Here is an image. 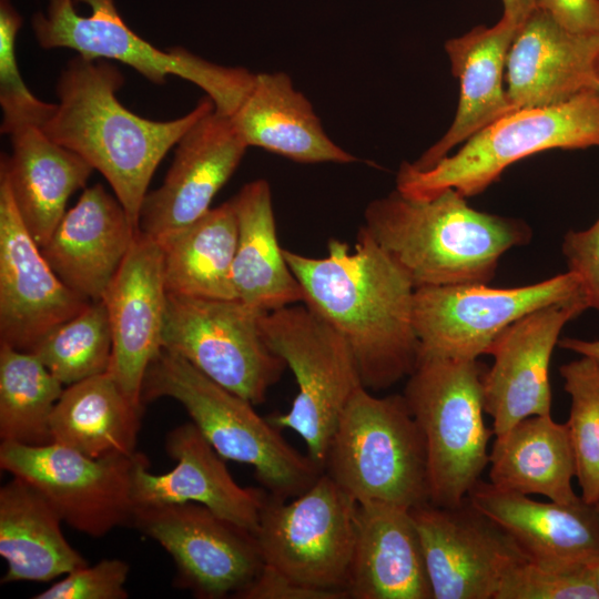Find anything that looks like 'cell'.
<instances>
[{"label": "cell", "instance_id": "25", "mask_svg": "<svg viewBox=\"0 0 599 599\" xmlns=\"http://www.w3.org/2000/svg\"><path fill=\"white\" fill-rule=\"evenodd\" d=\"M519 23L501 17L493 27L479 26L445 43L451 71L459 80V101L453 124L412 166L425 171L457 144L514 112L504 88L506 59Z\"/></svg>", "mask_w": 599, "mask_h": 599}, {"label": "cell", "instance_id": "22", "mask_svg": "<svg viewBox=\"0 0 599 599\" xmlns=\"http://www.w3.org/2000/svg\"><path fill=\"white\" fill-rule=\"evenodd\" d=\"M138 231L116 196L97 183L67 210L41 251L69 288L100 301Z\"/></svg>", "mask_w": 599, "mask_h": 599}, {"label": "cell", "instance_id": "39", "mask_svg": "<svg viewBox=\"0 0 599 599\" xmlns=\"http://www.w3.org/2000/svg\"><path fill=\"white\" fill-rule=\"evenodd\" d=\"M562 253L568 271L579 276L589 306L599 311V219L585 231H569Z\"/></svg>", "mask_w": 599, "mask_h": 599}, {"label": "cell", "instance_id": "21", "mask_svg": "<svg viewBox=\"0 0 599 599\" xmlns=\"http://www.w3.org/2000/svg\"><path fill=\"white\" fill-rule=\"evenodd\" d=\"M165 449L176 461L170 471L151 474L145 456L138 464L133 485L135 507L196 502L252 534L256 531L267 495L240 486L231 476L225 459L193 422L171 430Z\"/></svg>", "mask_w": 599, "mask_h": 599}, {"label": "cell", "instance_id": "43", "mask_svg": "<svg viewBox=\"0 0 599 599\" xmlns=\"http://www.w3.org/2000/svg\"><path fill=\"white\" fill-rule=\"evenodd\" d=\"M561 348L572 351L582 356L599 362V341H583L578 338H562L558 342Z\"/></svg>", "mask_w": 599, "mask_h": 599}, {"label": "cell", "instance_id": "30", "mask_svg": "<svg viewBox=\"0 0 599 599\" xmlns=\"http://www.w3.org/2000/svg\"><path fill=\"white\" fill-rule=\"evenodd\" d=\"M489 465V483L500 489L561 504L581 498L571 485L576 464L567 426L551 415L527 417L496 436Z\"/></svg>", "mask_w": 599, "mask_h": 599}, {"label": "cell", "instance_id": "1", "mask_svg": "<svg viewBox=\"0 0 599 599\" xmlns=\"http://www.w3.org/2000/svg\"><path fill=\"white\" fill-rule=\"evenodd\" d=\"M283 253L303 303L346 341L365 388L386 389L413 373L419 359L415 286L363 226L354 251L332 238L325 257Z\"/></svg>", "mask_w": 599, "mask_h": 599}, {"label": "cell", "instance_id": "44", "mask_svg": "<svg viewBox=\"0 0 599 599\" xmlns=\"http://www.w3.org/2000/svg\"><path fill=\"white\" fill-rule=\"evenodd\" d=\"M589 565H590V568H591V571H592L596 588H597L598 593H599V557L593 559Z\"/></svg>", "mask_w": 599, "mask_h": 599}, {"label": "cell", "instance_id": "13", "mask_svg": "<svg viewBox=\"0 0 599 599\" xmlns=\"http://www.w3.org/2000/svg\"><path fill=\"white\" fill-rule=\"evenodd\" d=\"M143 457L136 451L91 458L55 443L0 445L1 469L33 486L62 521L91 537L132 525L134 474Z\"/></svg>", "mask_w": 599, "mask_h": 599}, {"label": "cell", "instance_id": "45", "mask_svg": "<svg viewBox=\"0 0 599 599\" xmlns=\"http://www.w3.org/2000/svg\"><path fill=\"white\" fill-rule=\"evenodd\" d=\"M595 506H596V509H597L598 515H599V500L595 504Z\"/></svg>", "mask_w": 599, "mask_h": 599}, {"label": "cell", "instance_id": "5", "mask_svg": "<svg viewBox=\"0 0 599 599\" xmlns=\"http://www.w3.org/2000/svg\"><path fill=\"white\" fill-rule=\"evenodd\" d=\"M324 471L358 505L430 502L425 438L403 395L359 387L339 416Z\"/></svg>", "mask_w": 599, "mask_h": 599}, {"label": "cell", "instance_id": "32", "mask_svg": "<svg viewBox=\"0 0 599 599\" xmlns=\"http://www.w3.org/2000/svg\"><path fill=\"white\" fill-rule=\"evenodd\" d=\"M167 293L236 298L232 267L237 221L232 200L159 243Z\"/></svg>", "mask_w": 599, "mask_h": 599}, {"label": "cell", "instance_id": "20", "mask_svg": "<svg viewBox=\"0 0 599 599\" xmlns=\"http://www.w3.org/2000/svg\"><path fill=\"white\" fill-rule=\"evenodd\" d=\"M506 81L514 111L599 91V35L570 32L536 7L509 47Z\"/></svg>", "mask_w": 599, "mask_h": 599}, {"label": "cell", "instance_id": "27", "mask_svg": "<svg viewBox=\"0 0 599 599\" xmlns=\"http://www.w3.org/2000/svg\"><path fill=\"white\" fill-rule=\"evenodd\" d=\"M231 118L248 148L257 146L300 163L358 161L329 139L311 102L283 72L256 73Z\"/></svg>", "mask_w": 599, "mask_h": 599}, {"label": "cell", "instance_id": "14", "mask_svg": "<svg viewBox=\"0 0 599 599\" xmlns=\"http://www.w3.org/2000/svg\"><path fill=\"white\" fill-rule=\"evenodd\" d=\"M132 525L170 554L182 587L201 598L236 597L264 565L254 534L196 502L136 506Z\"/></svg>", "mask_w": 599, "mask_h": 599}, {"label": "cell", "instance_id": "35", "mask_svg": "<svg viewBox=\"0 0 599 599\" xmlns=\"http://www.w3.org/2000/svg\"><path fill=\"white\" fill-rule=\"evenodd\" d=\"M565 390L571 397L566 423L581 498L599 500V362L582 356L560 367Z\"/></svg>", "mask_w": 599, "mask_h": 599}, {"label": "cell", "instance_id": "17", "mask_svg": "<svg viewBox=\"0 0 599 599\" xmlns=\"http://www.w3.org/2000/svg\"><path fill=\"white\" fill-rule=\"evenodd\" d=\"M586 294L538 308L510 324L495 341L483 379L485 413L495 436L518 422L550 415L549 367L564 326L589 308Z\"/></svg>", "mask_w": 599, "mask_h": 599}, {"label": "cell", "instance_id": "8", "mask_svg": "<svg viewBox=\"0 0 599 599\" xmlns=\"http://www.w3.org/2000/svg\"><path fill=\"white\" fill-rule=\"evenodd\" d=\"M599 146V91L568 102L520 109L496 120L470 136L454 155L428 170L403 163L396 189L412 197H429L446 189L463 196L481 193L510 164L551 149Z\"/></svg>", "mask_w": 599, "mask_h": 599}, {"label": "cell", "instance_id": "19", "mask_svg": "<svg viewBox=\"0 0 599 599\" xmlns=\"http://www.w3.org/2000/svg\"><path fill=\"white\" fill-rule=\"evenodd\" d=\"M102 301L113 343L108 373L135 406L143 407L146 370L163 349L167 301L162 251L156 241L138 231Z\"/></svg>", "mask_w": 599, "mask_h": 599}, {"label": "cell", "instance_id": "33", "mask_svg": "<svg viewBox=\"0 0 599 599\" xmlns=\"http://www.w3.org/2000/svg\"><path fill=\"white\" fill-rule=\"evenodd\" d=\"M62 386L33 353L0 343L1 441L51 444L50 419Z\"/></svg>", "mask_w": 599, "mask_h": 599}, {"label": "cell", "instance_id": "9", "mask_svg": "<svg viewBox=\"0 0 599 599\" xmlns=\"http://www.w3.org/2000/svg\"><path fill=\"white\" fill-rule=\"evenodd\" d=\"M263 336L294 374L297 394L285 414L267 417L278 429H292L307 455L325 468L341 414L363 386L346 341L304 303L264 313Z\"/></svg>", "mask_w": 599, "mask_h": 599}, {"label": "cell", "instance_id": "36", "mask_svg": "<svg viewBox=\"0 0 599 599\" xmlns=\"http://www.w3.org/2000/svg\"><path fill=\"white\" fill-rule=\"evenodd\" d=\"M21 26L22 18L11 1L0 0V129L8 135L21 126H42L55 108V103L39 100L19 72L16 38Z\"/></svg>", "mask_w": 599, "mask_h": 599}, {"label": "cell", "instance_id": "34", "mask_svg": "<svg viewBox=\"0 0 599 599\" xmlns=\"http://www.w3.org/2000/svg\"><path fill=\"white\" fill-rule=\"evenodd\" d=\"M112 346L108 309L100 300L91 301L75 316L57 326L30 353L69 386L106 373Z\"/></svg>", "mask_w": 599, "mask_h": 599}, {"label": "cell", "instance_id": "42", "mask_svg": "<svg viewBox=\"0 0 599 599\" xmlns=\"http://www.w3.org/2000/svg\"><path fill=\"white\" fill-rule=\"evenodd\" d=\"M504 7L502 17L508 18L519 24L536 8L535 0H501Z\"/></svg>", "mask_w": 599, "mask_h": 599}, {"label": "cell", "instance_id": "24", "mask_svg": "<svg viewBox=\"0 0 599 599\" xmlns=\"http://www.w3.org/2000/svg\"><path fill=\"white\" fill-rule=\"evenodd\" d=\"M468 499L505 529L529 559L590 564L599 557V515L580 498L561 504L537 501L481 479Z\"/></svg>", "mask_w": 599, "mask_h": 599}, {"label": "cell", "instance_id": "15", "mask_svg": "<svg viewBox=\"0 0 599 599\" xmlns=\"http://www.w3.org/2000/svg\"><path fill=\"white\" fill-rule=\"evenodd\" d=\"M433 599H495L504 577L528 559L514 538L466 497L454 507L412 508Z\"/></svg>", "mask_w": 599, "mask_h": 599}, {"label": "cell", "instance_id": "7", "mask_svg": "<svg viewBox=\"0 0 599 599\" xmlns=\"http://www.w3.org/2000/svg\"><path fill=\"white\" fill-rule=\"evenodd\" d=\"M42 49H71L90 60H116L154 84L175 75L201 88L215 111L233 115L254 82L255 73L225 67L182 47L160 49L139 37L120 16L114 0H49L45 12L32 17Z\"/></svg>", "mask_w": 599, "mask_h": 599}, {"label": "cell", "instance_id": "29", "mask_svg": "<svg viewBox=\"0 0 599 599\" xmlns=\"http://www.w3.org/2000/svg\"><path fill=\"white\" fill-rule=\"evenodd\" d=\"M62 519L29 483L14 477L0 489V555L7 561L1 582L50 581L87 566L68 542Z\"/></svg>", "mask_w": 599, "mask_h": 599}, {"label": "cell", "instance_id": "28", "mask_svg": "<svg viewBox=\"0 0 599 599\" xmlns=\"http://www.w3.org/2000/svg\"><path fill=\"white\" fill-rule=\"evenodd\" d=\"M231 200L237 221L232 267L236 298L265 313L303 303L302 286L277 242L267 181L246 183Z\"/></svg>", "mask_w": 599, "mask_h": 599}, {"label": "cell", "instance_id": "26", "mask_svg": "<svg viewBox=\"0 0 599 599\" xmlns=\"http://www.w3.org/2000/svg\"><path fill=\"white\" fill-rule=\"evenodd\" d=\"M10 141L11 153L1 155L0 175L8 183L22 222L41 248L67 212L68 200L85 186L93 167L52 141L39 125L14 130Z\"/></svg>", "mask_w": 599, "mask_h": 599}, {"label": "cell", "instance_id": "31", "mask_svg": "<svg viewBox=\"0 0 599 599\" xmlns=\"http://www.w3.org/2000/svg\"><path fill=\"white\" fill-rule=\"evenodd\" d=\"M141 416L106 372L63 389L50 419L52 443L91 458L133 455Z\"/></svg>", "mask_w": 599, "mask_h": 599}, {"label": "cell", "instance_id": "11", "mask_svg": "<svg viewBox=\"0 0 599 599\" xmlns=\"http://www.w3.org/2000/svg\"><path fill=\"white\" fill-rule=\"evenodd\" d=\"M264 313L237 298L167 293L163 348L252 404H261L286 368L263 336Z\"/></svg>", "mask_w": 599, "mask_h": 599}, {"label": "cell", "instance_id": "37", "mask_svg": "<svg viewBox=\"0 0 599 599\" xmlns=\"http://www.w3.org/2000/svg\"><path fill=\"white\" fill-rule=\"evenodd\" d=\"M495 599H599L589 564L526 559L502 579Z\"/></svg>", "mask_w": 599, "mask_h": 599}, {"label": "cell", "instance_id": "4", "mask_svg": "<svg viewBox=\"0 0 599 599\" xmlns=\"http://www.w3.org/2000/svg\"><path fill=\"white\" fill-rule=\"evenodd\" d=\"M161 397L182 404L222 458L252 466L273 498L297 497L324 473L322 466L291 446L278 428L260 416L254 404L165 348L146 370L142 403Z\"/></svg>", "mask_w": 599, "mask_h": 599}, {"label": "cell", "instance_id": "23", "mask_svg": "<svg viewBox=\"0 0 599 599\" xmlns=\"http://www.w3.org/2000/svg\"><path fill=\"white\" fill-rule=\"evenodd\" d=\"M346 591L353 599H433L410 509L358 505Z\"/></svg>", "mask_w": 599, "mask_h": 599}, {"label": "cell", "instance_id": "6", "mask_svg": "<svg viewBox=\"0 0 599 599\" xmlns=\"http://www.w3.org/2000/svg\"><path fill=\"white\" fill-rule=\"evenodd\" d=\"M486 369L477 359L419 357L408 376L403 396L425 438L433 505L460 504L489 464Z\"/></svg>", "mask_w": 599, "mask_h": 599}, {"label": "cell", "instance_id": "41", "mask_svg": "<svg viewBox=\"0 0 599 599\" xmlns=\"http://www.w3.org/2000/svg\"><path fill=\"white\" fill-rule=\"evenodd\" d=\"M536 7L547 12L570 32L599 35V0H535Z\"/></svg>", "mask_w": 599, "mask_h": 599}, {"label": "cell", "instance_id": "16", "mask_svg": "<svg viewBox=\"0 0 599 599\" xmlns=\"http://www.w3.org/2000/svg\"><path fill=\"white\" fill-rule=\"evenodd\" d=\"M90 302L54 273L0 175V343L32 352L45 335Z\"/></svg>", "mask_w": 599, "mask_h": 599}, {"label": "cell", "instance_id": "40", "mask_svg": "<svg viewBox=\"0 0 599 599\" xmlns=\"http://www.w3.org/2000/svg\"><path fill=\"white\" fill-rule=\"evenodd\" d=\"M241 599H345L346 593L306 587L263 565L254 580L236 595Z\"/></svg>", "mask_w": 599, "mask_h": 599}, {"label": "cell", "instance_id": "3", "mask_svg": "<svg viewBox=\"0 0 599 599\" xmlns=\"http://www.w3.org/2000/svg\"><path fill=\"white\" fill-rule=\"evenodd\" d=\"M465 199L454 189L424 199L396 189L369 202L362 226L415 288L488 284L500 257L527 245L532 231L522 220L475 210Z\"/></svg>", "mask_w": 599, "mask_h": 599}, {"label": "cell", "instance_id": "12", "mask_svg": "<svg viewBox=\"0 0 599 599\" xmlns=\"http://www.w3.org/2000/svg\"><path fill=\"white\" fill-rule=\"evenodd\" d=\"M581 294V281L570 271L519 287L468 283L415 288L419 357L477 359L517 319Z\"/></svg>", "mask_w": 599, "mask_h": 599}, {"label": "cell", "instance_id": "18", "mask_svg": "<svg viewBox=\"0 0 599 599\" xmlns=\"http://www.w3.org/2000/svg\"><path fill=\"white\" fill-rule=\"evenodd\" d=\"M175 146L162 184L146 193L139 215V231L158 243L211 209L248 148L232 118L215 109L200 118Z\"/></svg>", "mask_w": 599, "mask_h": 599}, {"label": "cell", "instance_id": "10", "mask_svg": "<svg viewBox=\"0 0 599 599\" xmlns=\"http://www.w3.org/2000/svg\"><path fill=\"white\" fill-rule=\"evenodd\" d=\"M357 510L325 471L288 502L267 495L254 532L264 565L306 587L347 595Z\"/></svg>", "mask_w": 599, "mask_h": 599}, {"label": "cell", "instance_id": "2", "mask_svg": "<svg viewBox=\"0 0 599 599\" xmlns=\"http://www.w3.org/2000/svg\"><path fill=\"white\" fill-rule=\"evenodd\" d=\"M123 84L121 71L109 61L74 57L58 78V103L41 128L105 177L139 229L141 205L160 162L215 105L206 95L181 118L154 121L123 106L116 98Z\"/></svg>", "mask_w": 599, "mask_h": 599}, {"label": "cell", "instance_id": "38", "mask_svg": "<svg viewBox=\"0 0 599 599\" xmlns=\"http://www.w3.org/2000/svg\"><path fill=\"white\" fill-rule=\"evenodd\" d=\"M130 567L121 559H103L69 573L33 599H126Z\"/></svg>", "mask_w": 599, "mask_h": 599}]
</instances>
